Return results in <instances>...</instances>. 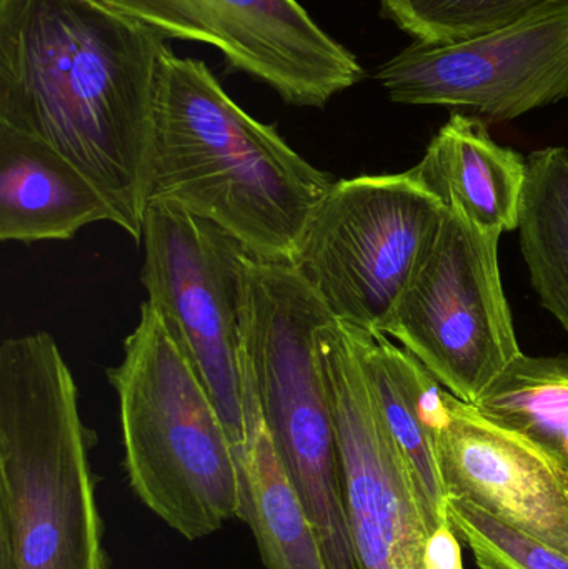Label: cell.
Masks as SVG:
<instances>
[{
	"label": "cell",
	"instance_id": "6da1fadb",
	"mask_svg": "<svg viewBox=\"0 0 568 569\" xmlns=\"http://www.w3.org/2000/svg\"><path fill=\"white\" fill-rule=\"evenodd\" d=\"M167 39L100 0H0V126L82 170L142 240Z\"/></svg>",
	"mask_w": 568,
	"mask_h": 569
},
{
	"label": "cell",
	"instance_id": "7a4b0ae2",
	"mask_svg": "<svg viewBox=\"0 0 568 569\" xmlns=\"http://www.w3.org/2000/svg\"><path fill=\"white\" fill-rule=\"evenodd\" d=\"M276 127L259 122L203 60L163 53L152 102L147 206L209 220L263 262L292 266L307 223L332 189Z\"/></svg>",
	"mask_w": 568,
	"mask_h": 569
},
{
	"label": "cell",
	"instance_id": "3957f363",
	"mask_svg": "<svg viewBox=\"0 0 568 569\" xmlns=\"http://www.w3.org/2000/svg\"><path fill=\"white\" fill-rule=\"evenodd\" d=\"M79 390L46 331L0 345V569H107Z\"/></svg>",
	"mask_w": 568,
	"mask_h": 569
},
{
	"label": "cell",
	"instance_id": "277c9868",
	"mask_svg": "<svg viewBox=\"0 0 568 569\" xmlns=\"http://www.w3.org/2000/svg\"><path fill=\"white\" fill-rule=\"evenodd\" d=\"M107 378L119 397L127 477L142 503L190 541L240 518L242 470L229 431L149 301Z\"/></svg>",
	"mask_w": 568,
	"mask_h": 569
},
{
	"label": "cell",
	"instance_id": "5b68a950",
	"mask_svg": "<svg viewBox=\"0 0 568 569\" xmlns=\"http://www.w3.org/2000/svg\"><path fill=\"white\" fill-rule=\"evenodd\" d=\"M332 317L287 263L249 257L242 283V365L277 453L322 541L329 569H363L343 493L319 330Z\"/></svg>",
	"mask_w": 568,
	"mask_h": 569
},
{
	"label": "cell",
	"instance_id": "8992f818",
	"mask_svg": "<svg viewBox=\"0 0 568 569\" xmlns=\"http://www.w3.org/2000/svg\"><path fill=\"white\" fill-rule=\"evenodd\" d=\"M446 212L412 170L336 180L292 267L339 323L380 333Z\"/></svg>",
	"mask_w": 568,
	"mask_h": 569
},
{
	"label": "cell",
	"instance_id": "52a82bcc",
	"mask_svg": "<svg viewBox=\"0 0 568 569\" xmlns=\"http://www.w3.org/2000/svg\"><path fill=\"white\" fill-rule=\"evenodd\" d=\"M500 237L447 210L380 330L470 405L522 355L500 277Z\"/></svg>",
	"mask_w": 568,
	"mask_h": 569
},
{
	"label": "cell",
	"instance_id": "ba28073f",
	"mask_svg": "<svg viewBox=\"0 0 568 569\" xmlns=\"http://www.w3.org/2000/svg\"><path fill=\"white\" fill-rule=\"evenodd\" d=\"M142 242L147 301L206 385L240 463L246 445L242 283L252 256L209 220L170 202L147 206Z\"/></svg>",
	"mask_w": 568,
	"mask_h": 569
},
{
	"label": "cell",
	"instance_id": "9c48e42d",
	"mask_svg": "<svg viewBox=\"0 0 568 569\" xmlns=\"http://www.w3.org/2000/svg\"><path fill=\"white\" fill-rule=\"evenodd\" d=\"M163 39L213 47L230 72L270 87L287 106L323 109L366 79L349 49L297 0H100Z\"/></svg>",
	"mask_w": 568,
	"mask_h": 569
},
{
	"label": "cell",
	"instance_id": "30bf717a",
	"mask_svg": "<svg viewBox=\"0 0 568 569\" xmlns=\"http://www.w3.org/2000/svg\"><path fill=\"white\" fill-rule=\"evenodd\" d=\"M376 77L392 102L449 107L484 122H509L562 102L568 100V2L476 39L413 42Z\"/></svg>",
	"mask_w": 568,
	"mask_h": 569
},
{
	"label": "cell",
	"instance_id": "8fae6325",
	"mask_svg": "<svg viewBox=\"0 0 568 569\" xmlns=\"http://www.w3.org/2000/svg\"><path fill=\"white\" fill-rule=\"evenodd\" d=\"M319 353L332 401L343 493L363 569H423L440 527L360 370L346 328L330 318Z\"/></svg>",
	"mask_w": 568,
	"mask_h": 569
},
{
	"label": "cell",
	"instance_id": "7c38bea8",
	"mask_svg": "<svg viewBox=\"0 0 568 569\" xmlns=\"http://www.w3.org/2000/svg\"><path fill=\"white\" fill-rule=\"evenodd\" d=\"M449 421L436 453L447 497L482 508L512 530L568 555V467L519 431L447 391Z\"/></svg>",
	"mask_w": 568,
	"mask_h": 569
},
{
	"label": "cell",
	"instance_id": "4fadbf2b",
	"mask_svg": "<svg viewBox=\"0 0 568 569\" xmlns=\"http://www.w3.org/2000/svg\"><path fill=\"white\" fill-rule=\"evenodd\" d=\"M97 222L122 227L99 187L42 140L0 126V240H70Z\"/></svg>",
	"mask_w": 568,
	"mask_h": 569
},
{
	"label": "cell",
	"instance_id": "5bb4252c",
	"mask_svg": "<svg viewBox=\"0 0 568 569\" xmlns=\"http://www.w3.org/2000/svg\"><path fill=\"white\" fill-rule=\"evenodd\" d=\"M410 170L449 212L484 232L519 229L527 159L499 146L484 120L454 112Z\"/></svg>",
	"mask_w": 568,
	"mask_h": 569
},
{
	"label": "cell",
	"instance_id": "9a60e30c",
	"mask_svg": "<svg viewBox=\"0 0 568 569\" xmlns=\"http://www.w3.org/2000/svg\"><path fill=\"white\" fill-rule=\"evenodd\" d=\"M340 325L427 507L439 525L447 523V493L436 453L437 433L449 421L446 388L387 335Z\"/></svg>",
	"mask_w": 568,
	"mask_h": 569
},
{
	"label": "cell",
	"instance_id": "2e32d148",
	"mask_svg": "<svg viewBox=\"0 0 568 569\" xmlns=\"http://www.w3.org/2000/svg\"><path fill=\"white\" fill-rule=\"evenodd\" d=\"M246 445L240 457L243 503L267 569H329L322 541L277 453L259 398L242 365Z\"/></svg>",
	"mask_w": 568,
	"mask_h": 569
},
{
	"label": "cell",
	"instance_id": "e0dca14e",
	"mask_svg": "<svg viewBox=\"0 0 568 569\" xmlns=\"http://www.w3.org/2000/svg\"><path fill=\"white\" fill-rule=\"evenodd\" d=\"M517 230L534 290L568 335V150L564 147H547L527 157Z\"/></svg>",
	"mask_w": 568,
	"mask_h": 569
},
{
	"label": "cell",
	"instance_id": "ac0fdd59",
	"mask_svg": "<svg viewBox=\"0 0 568 569\" xmlns=\"http://www.w3.org/2000/svg\"><path fill=\"white\" fill-rule=\"evenodd\" d=\"M526 435L568 467V357H517L474 403Z\"/></svg>",
	"mask_w": 568,
	"mask_h": 569
},
{
	"label": "cell",
	"instance_id": "d6986e66",
	"mask_svg": "<svg viewBox=\"0 0 568 569\" xmlns=\"http://www.w3.org/2000/svg\"><path fill=\"white\" fill-rule=\"evenodd\" d=\"M383 19L416 42L440 46L506 29L568 0H379Z\"/></svg>",
	"mask_w": 568,
	"mask_h": 569
},
{
	"label": "cell",
	"instance_id": "ffe728a7",
	"mask_svg": "<svg viewBox=\"0 0 568 569\" xmlns=\"http://www.w3.org/2000/svg\"><path fill=\"white\" fill-rule=\"evenodd\" d=\"M447 518L479 569H568V555L539 543L462 498L447 497Z\"/></svg>",
	"mask_w": 568,
	"mask_h": 569
},
{
	"label": "cell",
	"instance_id": "44dd1931",
	"mask_svg": "<svg viewBox=\"0 0 568 569\" xmlns=\"http://www.w3.org/2000/svg\"><path fill=\"white\" fill-rule=\"evenodd\" d=\"M423 569H462V550L450 521L440 525L429 538Z\"/></svg>",
	"mask_w": 568,
	"mask_h": 569
}]
</instances>
